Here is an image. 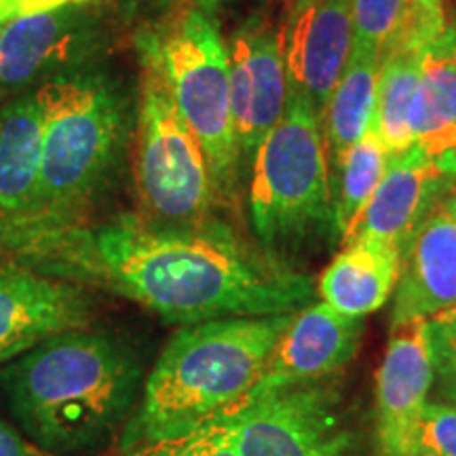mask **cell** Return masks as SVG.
Returning <instances> with one entry per match:
<instances>
[{
  "label": "cell",
  "instance_id": "6da1fadb",
  "mask_svg": "<svg viewBox=\"0 0 456 456\" xmlns=\"http://www.w3.org/2000/svg\"><path fill=\"white\" fill-rule=\"evenodd\" d=\"M0 241L51 269L47 275L104 285L184 326L283 315L313 300L311 277L254 254L209 222L165 228L125 214L94 226L13 228Z\"/></svg>",
  "mask_w": 456,
  "mask_h": 456
},
{
  "label": "cell",
  "instance_id": "7a4b0ae2",
  "mask_svg": "<svg viewBox=\"0 0 456 456\" xmlns=\"http://www.w3.org/2000/svg\"><path fill=\"white\" fill-rule=\"evenodd\" d=\"M142 363L117 336L77 328L49 336L0 370L9 412L37 448L81 454L110 440L134 414Z\"/></svg>",
  "mask_w": 456,
  "mask_h": 456
},
{
  "label": "cell",
  "instance_id": "3957f363",
  "mask_svg": "<svg viewBox=\"0 0 456 456\" xmlns=\"http://www.w3.org/2000/svg\"><path fill=\"white\" fill-rule=\"evenodd\" d=\"M296 313L212 319L178 330L146 376L140 406L125 425V452L195 431L235 410L260 380Z\"/></svg>",
  "mask_w": 456,
  "mask_h": 456
},
{
  "label": "cell",
  "instance_id": "277c9868",
  "mask_svg": "<svg viewBox=\"0 0 456 456\" xmlns=\"http://www.w3.org/2000/svg\"><path fill=\"white\" fill-rule=\"evenodd\" d=\"M34 91L43 112L41 184L32 216L15 228L66 224L104 184L134 131L131 95L102 61Z\"/></svg>",
  "mask_w": 456,
  "mask_h": 456
},
{
  "label": "cell",
  "instance_id": "5b68a950",
  "mask_svg": "<svg viewBox=\"0 0 456 456\" xmlns=\"http://www.w3.org/2000/svg\"><path fill=\"white\" fill-rule=\"evenodd\" d=\"M249 218L269 258L281 260L336 232L323 123L298 98L254 152Z\"/></svg>",
  "mask_w": 456,
  "mask_h": 456
},
{
  "label": "cell",
  "instance_id": "8992f818",
  "mask_svg": "<svg viewBox=\"0 0 456 456\" xmlns=\"http://www.w3.org/2000/svg\"><path fill=\"white\" fill-rule=\"evenodd\" d=\"M142 60L159 68L175 106L201 142L216 197H228L241 165L231 112L226 43L212 11L178 9L135 32Z\"/></svg>",
  "mask_w": 456,
  "mask_h": 456
},
{
  "label": "cell",
  "instance_id": "52a82bcc",
  "mask_svg": "<svg viewBox=\"0 0 456 456\" xmlns=\"http://www.w3.org/2000/svg\"><path fill=\"white\" fill-rule=\"evenodd\" d=\"M140 66L134 175L142 218L165 228L201 226L216 201L208 157L159 68L142 57Z\"/></svg>",
  "mask_w": 456,
  "mask_h": 456
},
{
  "label": "cell",
  "instance_id": "ba28073f",
  "mask_svg": "<svg viewBox=\"0 0 456 456\" xmlns=\"http://www.w3.org/2000/svg\"><path fill=\"white\" fill-rule=\"evenodd\" d=\"M114 20L100 0L68 3L0 26V98L100 64L114 43Z\"/></svg>",
  "mask_w": 456,
  "mask_h": 456
},
{
  "label": "cell",
  "instance_id": "9c48e42d",
  "mask_svg": "<svg viewBox=\"0 0 456 456\" xmlns=\"http://www.w3.org/2000/svg\"><path fill=\"white\" fill-rule=\"evenodd\" d=\"M208 425L241 456H346L353 444L336 393L315 383L275 391Z\"/></svg>",
  "mask_w": 456,
  "mask_h": 456
},
{
  "label": "cell",
  "instance_id": "30bf717a",
  "mask_svg": "<svg viewBox=\"0 0 456 456\" xmlns=\"http://www.w3.org/2000/svg\"><path fill=\"white\" fill-rule=\"evenodd\" d=\"M231 112L239 152L254 155L281 121L289 100L281 34L269 21L252 17L226 43Z\"/></svg>",
  "mask_w": 456,
  "mask_h": 456
},
{
  "label": "cell",
  "instance_id": "8fae6325",
  "mask_svg": "<svg viewBox=\"0 0 456 456\" xmlns=\"http://www.w3.org/2000/svg\"><path fill=\"white\" fill-rule=\"evenodd\" d=\"M279 34L289 98L306 102L323 123L355 43L353 0H298Z\"/></svg>",
  "mask_w": 456,
  "mask_h": 456
},
{
  "label": "cell",
  "instance_id": "7c38bea8",
  "mask_svg": "<svg viewBox=\"0 0 456 456\" xmlns=\"http://www.w3.org/2000/svg\"><path fill=\"white\" fill-rule=\"evenodd\" d=\"M91 313L94 298L81 283L0 260V363L49 336L85 328Z\"/></svg>",
  "mask_w": 456,
  "mask_h": 456
},
{
  "label": "cell",
  "instance_id": "4fadbf2b",
  "mask_svg": "<svg viewBox=\"0 0 456 456\" xmlns=\"http://www.w3.org/2000/svg\"><path fill=\"white\" fill-rule=\"evenodd\" d=\"M362 332V317L342 315L326 302L300 309L279 338L260 380L239 406L338 372L355 355Z\"/></svg>",
  "mask_w": 456,
  "mask_h": 456
},
{
  "label": "cell",
  "instance_id": "5bb4252c",
  "mask_svg": "<svg viewBox=\"0 0 456 456\" xmlns=\"http://www.w3.org/2000/svg\"><path fill=\"white\" fill-rule=\"evenodd\" d=\"M433 387L427 319L393 328L376 376L379 444L383 456H408L410 444Z\"/></svg>",
  "mask_w": 456,
  "mask_h": 456
},
{
  "label": "cell",
  "instance_id": "9a60e30c",
  "mask_svg": "<svg viewBox=\"0 0 456 456\" xmlns=\"http://www.w3.org/2000/svg\"><path fill=\"white\" fill-rule=\"evenodd\" d=\"M448 175L423 151H410L389 159L383 180L370 199L342 245L353 241H379L403 249L416 226L431 212Z\"/></svg>",
  "mask_w": 456,
  "mask_h": 456
},
{
  "label": "cell",
  "instance_id": "2e32d148",
  "mask_svg": "<svg viewBox=\"0 0 456 456\" xmlns=\"http://www.w3.org/2000/svg\"><path fill=\"white\" fill-rule=\"evenodd\" d=\"M456 306V222L433 208L402 249L393 328Z\"/></svg>",
  "mask_w": 456,
  "mask_h": 456
},
{
  "label": "cell",
  "instance_id": "e0dca14e",
  "mask_svg": "<svg viewBox=\"0 0 456 456\" xmlns=\"http://www.w3.org/2000/svg\"><path fill=\"white\" fill-rule=\"evenodd\" d=\"M43 167V112L37 91L0 104V231L30 218Z\"/></svg>",
  "mask_w": 456,
  "mask_h": 456
},
{
  "label": "cell",
  "instance_id": "ac0fdd59",
  "mask_svg": "<svg viewBox=\"0 0 456 456\" xmlns=\"http://www.w3.org/2000/svg\"><path fill=\"white\" fill-rule=\"evenodd\" d=\"M414 146L456 175V26L448 24L420 55V74L410 108Z\"/></svg>",
  "mask_w": 456,
  "mask_h": 456
},
{
  "label": "cell",
  "instance_id": "d6986e66",
  "mask_svg": "<svg viewBox=\"0 0 456 456\" xmlns=\"http://www.w3.org/2000/svg\"><path fill=\"white\" fill-rule=\"evenodd\" d=\"M402 273V249L379 241H353L319 279L323 302L342 315L363 317L389 300Z\"/></svg>",
  "mask_w": 456,
  "mask_h": 456
},
{
  "label": "cell",
  "instance_id": "ffe728a7",
  "mask_svg": "<svg viewBox=\"0 0 456 456\" xmlns=\"http://www.w3.org/2000/svg\"><path fill=\"white\" fill-rule=\"evenodd\" d=\"M379 70L380 51L353 43L349 64L336 85L323 118L330 171L338 167L349 148L372 127Z\"/></svg>",
  "mask_w": 456,
  "mask_h": 456
},
{
  "label": "cell",
  "instance_id": "44dd1931",
  "mask_svg": "<svg viewBox=\"0 0 456 456\" xmlns=\"http://www.w3.org/2000/svg\"><path fill=\"white\" fill-rule=\"evenodd\" d=\"M423 51L410 47H387L380 51L379 85L372 131L391 157L414 146L410 129V108L416 94Z\"/></svg>",
  "mask_w": 456,
  "mask_h": 456
},
{
  "label": "cell",
  "instance_id": "7402d4cb",
  "mask_svg": "<svg viewBox=\"0 0 456 456\" xmlns=\"http://www.w3.org/2000/svg\"><path fill=\"white\" fill-rule=\"evenodd\" d=\"M391 155L387 152L372 127L355 146L349 148L338 167L334 169L338 188L334 191V224L336 232L345 237L362 216L370 199L389 167Z\"/></svg>",
  "mask_w": 456,
  "mask_h": 456
},
{
  "label": "cell",
  "instance_id": "603a6c76",
  "mask_svg": "<svg viewBox=\"0 0 456 456\" xmlns=\"http://www.w3.org/2000/svg\"><path fill=\"white\" fill-rule=\"evenodd\" d=\"M410 0H353L355 45L383 51L402 26Z\"/></svg>",
  "mask_w": 456,
  "mask_h": 456
},
{
  "label": "cell",
  "instance_id": "cb8c5ba5",
  "mask_svg": "<svg viewBox=\"0 0 456 456\" xmlns=\"http://www.w3.org/2000/svg\"><path fill=\"white\" fill-rule=\"evenodd\" d=\"M429 332L433 385L456 408V306L427 319Z\"/></svg>",
  "mask_w": 456,
  "mask_h": 456
},
{
  "label": "cell",
  "instance_id": "d4e9b609",
  "mask_svg": "<svg viewBox=\"0 0 456 456\" xmlns=\"http://www.w3.org/2000/svg\"><path fill=\"white\" fill-rule=\"evenodd\" d=\"M408 456H456V408L427 402Z\"/></svg>",
  "mask_w": 456,
  "mask_h": 456
},
{
  "label": "cell",
  "instance_id": "484cf974",
  "mask_svg": "<svg viewBox=\"0 0 456 456\" xmlns=\"http://www.w3.org/2000/svg\"><path fill=\"white\" fill-rule=\"evenodd\" d=\"M125 456H241L212 425L131 448Z\"/></svg>",
  "mask_w": 456,
  "mask_h": 456
},
{
  "label": "cell",
  "instance_id": "4316f807",
  "mask_svg": "<svg viewBox=\"0 0 456 456\" xmlns=\"http://www.w3.org/2000/svg\"><path fill=\"white\" fill-rule=\"evenodd\" d=\"M228 3H232V0H125L127 9L151 11V13H157V17L171 13V11L188 9V7L205 9V11H212V13H216V9L224 7V4H228Z\"/></svg>",
  "mask_w": 456,
  "mask_h": 456
},
{
  "label": "cell",
  "instance_id": "83f0119b",
  "mask_svg": "<svg viewBox=\"0 0 456 456\" xmlns=\"http://www.w3.org/2000/svg\"><path fill=\"white\" fill-rule=\"evenodd\" d=\"M0 456H45V452L34 444H28L13 427L0 420Z\"/></svg>",
  "mask_w": 456,
  "mask_h": 456
},
{
  "label": "cell",
  "instance_id": "f1b7e54d",
  "mask_svg": "<svg viewBox=\"0 0 456 456\" xmlns=\"http://www.w3.org/2000/svg\"><path fill=\"white\" fill-rule=\"evenodd\" d=\"M41 11L37 4L28 3V0H0V26L7 24L13 17L26 15V13H37Z\"/></svg>",
  "mask_w": 456,
  "mask_h": 456
},
{
  "label": "cell",
  "instance_id": "f546056e",
  "mask_svg": "<svg viewBox=\"0 0 456 456\" xmlns=\"http://www.w3.org/2000/svg\"><path fill=\"white\" fill-rule=\"evenodd\" d=\"M28 3L37 4L38 9L45 11V9H55V7H61V4H68V3H81V0H28Z\"/></svg>",
  "mask_w": 456,
  "mask_h": 456
},
{
  "label": "cell",
  "instance_id": "4dcf8cb0",
  "mask_svg": "<svg viewBox=\"0 0 456 456\" xmlns=\"http://www.w3.org/2000/svg\"><path fill=\"white\" fill-rule=\"evenodd\" d=\"M444 208H446V212L450 214V218H452L456 222V197L448 199L446 203H444Z\"/></svg>",
  "mask_w": 456,
  "mask_h": 456
},
{
  "label": "cell",
  "instance_id": "1f68e13d",
  "mask_svg": "<svg viewBox=\"0 0 456 456\" xmlns=\"http://www.w3.org/2000/svg\"><path fill=\"white\" fill-rule=\"evenodd\" d=\"M454 26H456V20H454Z\"/></svg>",
  "mask_w": 456,
  "mask_h": 456
}]
</instances>
